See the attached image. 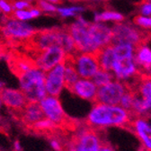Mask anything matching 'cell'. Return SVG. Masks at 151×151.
<instances>
[{
    "mask_svg": "<svg viewBox=\"0 0 151 151\" xmlns=\"http://www.w3.org/2000/svg\"><path fill=\"white\" fill-rule=\"evenodd\" d=\"M132 113L119 104L96 103L86 117L87 124L93 129L108 127H123L129 124Z\"/></svg>",
    "mask_w": 151,
    "mask_h": 151,
    "instance_id": "6da1fadb",
    "label": "cell"
},
{
    "mask_svg": "<svg viewBox=\"0 0 151 151\" xmlns=\"http://www.w3.org/2000/svg\"><path fill=\"white\" fill-rule=\"evenodd\" d=\"M19 87L24 92L28 102L40 103L48 96L45 86V72L36 66L18 75Z\"/></svg>",
    "mask_w": 151,
    "mask_h": 151,
    "instance_id": "7a4b0ae2",
    "label": "cell"
},
{
    "mask_svg": "<svg viewBox=\"0 0 151 151\" xmlns=\"http://www.w3.org/2000/svg\"><path fill=\"white\" fill-rule=\"evenodd\" d=\"M151 112V76L144 75L138 82L131 113L133 116H145Z\"/></svg>",
    "mask_w": 151,
    "mask_h": 151,
    "instance_id": "3957f363",
    "label": "cell"
},
{
    "mask_svg": "<svg viewBox=\"0 0 151 151\" xmlns=\"http://www.w3.org/2000/svg\"><path fill=\"white\" fill-rule=\"evenodd\" d=\"M68 58L67 52L59 45H54L45 50L36 51L33 64L37 68L47 72L57 65L64 63Z\"/></svg>",
    "mask_w": 151,
    "mask_h": 151,
    "instance_id": "277c9868",
    "label": "cell"
},
{
    "mask_svg": "<svg viewBox=\"0 0 151 151\" xmlns=\"http://www.w3.org/2000/svg\"><path fill=\"white\" fill-rule=\"evenodd\" d=\"M2 33L7 39L24 42L32 40L36 33V30L29 23L17 20L14 17L10 16L4 22Z\"/></svg>",
    "mask_w": 151,
    "mask_h": 151,
    "instance_id": "5b68a950",
    "label": "cell"
},
{
    "mask_svg": "<svg viewBox=\"0 0 151 151\" xmlns=\"http://www.w3.org/2000/svg\"><path fill=\"white\" fill-rule=\"evenodd\" d=\"M111 44L129 43L137 47L144 41L143 33L137 27L123 21L116 23L111 27Z\"/></svg>",
    "mask_w": 151,
    "mask_h": 151,
    "instance_id": "8992f818",
    "label": "cell"
},
{
    "mask_svg": "<svg viewBox=\"0 0 151 151\" xmlns=\"http://www.w3.org/2000/svg\"><path fill=\"white\" fill-rule=\"evenodd\" d=\"M74 67L82 78H92L100 68L96 53L77 52L69 56Z\"/></svg>",
    "mask_w": 151,
    "mask_h": 151,
    "instance_id": "52a82bcc",
    "label": "cell"
},
{
    "mask_svg": "<svg viewBox=\"0 0 151 151\" xmlns=\"http://www.w3.org/2000/svg\"><path fill=\"white\" fill-rule=\"evenodd\" d=\"M129 90L124 82L113 79L110 83L98 87L96 103L105 104H119L122 96Z\"/></svg>",
    "mask_w": 151,
    "mask_h": 151,
    "instance_id": "ba28073f",
    "label": "cell"
},
{
    "mask_svg": "<svg viewBox=\"0 0 151 151\" xmlns=\"http://www.w3.org/2000/svg\"><path fill=\"white\" fill-rule=\"evenodd\" d=\"M111 73L114 79L128 85L129 81L135 80L138 78L140 71L135 61V58H123L116 59L112 66Z\"/></svg>",
    "mask_w": 151,
    "mask_h": 151,
    "instance_id": "9c48e42d",
    "label": "cell"
},
{
    "mask_svg": "<svg viewBox=\"0 0 151 151\" xmlns=\"http://www.w3.org/2000/svg\"><path fill=\"white\" fill-rule=\"evenodd\" d=\"M68 31L72 36L78 52L96 53L98 51L92 41L88 26H83L74 22L68 27Z\"/></svg>",
    "mask_w": 151,
    "mask_h": 151,
    "instance_id": "30bf717a",
    "label": "cell"
},
{
    "mask_svg": "<svg viewBox=\"0 0 151 151\" xmlns=\"http://www.w3.org/2000/svg\"><path fill=\"white\" fill-rule=\"evenodd\" d=\"M39 104L44 113V117L52 121L57 126L67 123V116L59 96L48 94Z\"/></svg>",
    "mask_w": 151,
    "mask_h": 151,
    "instance_id": "8fae6325",
    "label": "cell"
},
{
    "mask_svg": "<svg viewBox=\"0 0 151 151\" xmlns=\"http://www.w3.org/2000/svg\"><path fill=\"white\" fill-rule=\"evenodd\" d=\"M45 86L49 96H60L64 87H66L65 62L45 72Z\"/></svg>",
    "mask_w": 151,
    "mask_h": 151,
    "instance_id": "7c38bea8",
    "label": "cell"
},
{
    "mask_svg": "<svg viewBox=\"0 0 151 151\" xmlns=\"http://www.w3.org/2000/svg\"><path fill=\"white\" fill-rule=\"evenodd\" d=\"M73 142L81 151H99L103 144L97 132L93 128L80 130Z\"/></svg>",
    "mask_w": 151,
    "mask_h": 151,
    "instance_id": "4fadbf2b",
    "label": "cell"
},
{
    "mask_svg": "<svg viewBox=\"0 0 151 151\" xmlns=\"http://www.w3.org/2000/svg\"><path fill=\"white\" fill-rule=\"evenodd\" d=\"M88 31L97 50L104 46L111 44L112 31L111 27L106 23H90L88 25Z\"/></svg>",
    "mask_w": 151,
    "mask_h": 151,
    "instance_id": "5bb4252c",
    "label": "cell"
},
{
    "mask_svg": "<svg viewBox=\"0 0 151 151\" xmlns=\"http://www.w3.org/2000/svg\"><path fill=\"white\" fill-rule=\"evenodd\" d=\"M129 124L145 151H151V122L144 116H136Z\"/></svg>",
    "mask_w": 151,
    "mask_h": 151,
    "instance_id": "9a60e30c",
    "label": "cell"
},
{
    "mask_svg": "<svg viewBox=\"0 0 151 151\" xmlns=\"http://www.w3.org/2000/svg\"><path fill=\"white\" fill-rule=\"evenodd\" d=\"M32 43L33 44L36 51L45 50L49 47L59 45L60 42V29H50L36 32L32 38Z\"/></svg>",
    "mask_w": 151,
    "mask_h": 151,
    "instance_id": "2e32d148",
    "label": "cell"
},
{
    "mask_svg": "<svg viewBox=\"0 0 151 151\" xmlns=\"http://www.w3.org/2000/svg\"><path fill=\"white\" fill-rule=\"evenodd\" d=\"M3 104L14 111H22L28 104L25 94L21 89L4 87L0 91Z\"/></svg>",
    "mask_w": 151,
    "mask_h": 151,
    "instance_id": "e0dca14e",
    "label": "cell"
},
{
    "mask_svg": "<svg viewBox=\"0 0 151 151\" xmlns=\"http://www.w3.org/2000/svg\"><path fill=\"white\" fill-rule=\"evenodd\" d=\"M69 89L74 94L83 100L96 102L98 86L94 84L92 78H80Z\"/></svg>",
    "mask_w": 151,
    "mask_h": 151,
    "instance_id": "ac0fdd59",
    "label": "cell"
},
{
    "mask_svg": "<svg viewBox=\"0 0 151 151\" xmlns=\"http://www.w3.org/2000/svg\"><path fill=\"white\" fill-rule=\"evenodd\" d=\"M135 61L139 68L140 73L150 75L151 73V48L145 44L140 43L136 47Z\"/></svg>",
    "mask_w": 151,
    "mask_h": 151,
    "instance_id": "d6986e66",
    "label": "cell"
},
{
    "mask_svg": "<svg viewBox=\"0 0 151 151\" xmlns=\"http://www.w3.org/2000/svg\"><path fill=\"white\" fill-rule=\"evenodd\" d=\"M21 111L23 122L29 127L44 118V113L39 103L28 102V104Z\"/></svg>",
    "mask_w": 151,
    "mask_h": 151,
    "instance_id": "ffe728a7",
    "label": "cell"
},
{
    "mask_svg": "<svg viewBox=\"0 0 151 151\" xmlns=\"http://www.w3.org/2000/svg\"><path fill=\"white\" fill-rule=\"evenodd\" d=\"M96 54L100 68L105 70L111 71L112 66L116 60V55L114 49H113V45L109 44L107 46H104L100 49Z\"/></svg>",
    "mask_w": 151,
    "mask_h": 151,
    "instance_id": "44dd1931",
    "label": "cell"
},
{
    "mask_svg": "<svg viewBox=\"0 0 151 151\" xmlns=\"http://www.w3.org/2000/svg\"><path fill=\"white\" fill-rule=\"evenodd\" d=\"M124 20V16L116 11L112 10H104L102 12H96L93 14V22L96 23H108L114 22L120 23Z\"/></svg>",
    "mask_w": 151,
    "mask_h": 151,
    "instance_id": "7402d4cb",
    "label": "cell"
},
{
    "mask_svg": "<svg viewBox=\"0 0 151 151\" xmlns=\"http://www.w3.org/2000/svg\"><path fill=\"white\" fill-rule=\"evenodd\" d=\"M60 46L67 52L68 56H72L78 52L75 42L68 29H60Z\"/></svg>",
    "mask_w": 151,
    "mask_h": 151,
    "instance_id": "603a6c76",
    "label": "cell"
},
{
    "mask_svg": "<svg viewBox=\"0 0 151 151\" xmlns=\"http://www.w3.org/2000/svg\"><path fill=\"white\" fill-rule=\"evenodd\" d=\"M80 78L79 75L74 67L72 61L70 60V58L68 56V60L65 61V82H66V87L70 88Z\"/></svg>",
    "mask_w": 151,
    "mask_h": 151,
    "instance_id": "cb8c5ba5",
    "label": "cell"
},
{
    "mask_svg": "<svg viewBox=\"0 0 151 151\" xmlns=\"http://www.w3.org/2000/svg\"><path fill=\"white\" fill-rule=\"evenodd\" d=\"M112 45L115 51L116 59L135 58L136 46L129 43H117Z\"/></svg>",
    "mask_w": 151,
    "mask_h": 151,
    "instance_id": "d4e9b609",
    "label": "cell"
},
{
    "mask_svg": "<svg viewBox=\"0 0 151 151\" xmlns=\"http://www.w3.org/2000/svg\"><path fill=\"white\" fill-rule=\"evenodd\" d=\"M114 79L113 78V75L111 73V71L109 70H105L104 68H99L98 71L94 74V76L92 78V80L94 82L98 87L103 86L108 83H110L111 81H112Z\"/></svg>",
    "mask_w": 151,
    "mask_h": 151,
    "instance_id": "484cf974",
    "label": "cell"
},
{
    "mask_svg": "<svg viewBox=\"0 0 151 151\" xmlns=\"http://www.w3.org/2000/svg\"><path fill=\"white\" fill-rule=\"evenodd\" d=\"M85 11V7L81 6H58L57 8V13L60 14V16L63 18L74 17L77 16L78 14H80Z\"/></svg>",
    "mask_w": 151,
    "mask_h": 151,
    "instance_id": "4316f807",
    "label": "cell"
},
{
    "mask_svg": "<svg viewBox=\"0 0 151 151\" xmlns=\"http://www.w3.org/2000/svg\"><path fill=\"white\" fill-rule=\"evenodd\" d=\"M56 127H57V125L52 121L44 117L42 120H40L39 122L34 123L30 128H32V129L37 130V131H49V130L53 129Z\"/></svg>",
    "mask_w": 151,
    "mask_h": 151,
    "instance_id": "83f0119b",
    "label": "cell"
},
{
    "mask_svg": "<svg viewBox=\"0 0 151 151\" xmlns=\"http://www.w3.org/2000/svg\"><path fill=\"white\" fill-rule=\"evenodd\" d=\"M133 100H134V92L128 90V91L125 92V93L122 96L119 105H121L122 108H124L125 110L131 112L132 104H133Z\"/></svg>",
    "mask_w": 151,
    "mask_h": 151,
    "instance_id": "f1b7e54d",
    "label": "cell"
},
{
    "mask_svg": "<svg viewBox=\"0 0 151 151\" xmlns=\"http://www.w3.org/2000/svg\"><path fill=\"white\" fill-rule=\"evenodd\" d=\"M36 3H37V6L44 13H48V14L57 13L58 6L52 3L46 1V0H36Z\"/></svg>",
    "mask_w": 151,
    "mask_h": 151,
    "instance_id": "f546056e",
    "label": "cell"
},
{
    "mask_svg": "<svg viewBox=\"0 0 151 151\" xmlns=\"http://www.w3.org/2000/svg\"><path fill=\"white\" fill-rule=\"evenodd\" d=\"M13 17H14L17 20H20V21H24V22H28L32 19H33L32 13L29 9H23V10H14L13 14Z\"/></svg>",
    "mask_w": 151,
    "mask_h": 151,
    "instance_id": "4dcf8cb0",
    "label": "cell"
},
{
    "mask_svg": "<svg viewBox=\"0 0 151 151\" xmlns=\"http://www.w3.org/2000/svg\"><path fill=\"white\" fill-rule=\"evenodd\" d=\"M134 23L137 26L142 29H151V16L138 15L134 19Z\"/></svg>",
    "mask_w": 151,
    "mask_h": 151,
    "instance_id": "1f68e13d",
    "label": "cell"
},
{
    "mask_svg": "<svg viewBox=\"0 0 151 151\" xmlns=\"http://www.w3.org/2000/svg\"><path fill=\"white\" fill-rule=\"evenodd\" d=\"M0 10L7 16H12L14 9L13 6V3L9 0H0Z\"/></svg>",
    "mask_w": 151,
    "mask_h": 151,
    "instance_id": "d6a6232c",
    "label": "cell"
},
{
    "mask_svg": "<svg viewBox=\"0 0 151 151\" xmlns=\"http://www.w3.org/2000/svg\"><path fill=\"white\" fill-rule=\"evenodd\" d=\"M32 66H34L33 62H28V61H25V60H18V62L15 64V69L17 70L18 72V75L21 74L23 72H25L27 71L28 69H30Z\"/></svg>",
    "mask_w": 151,
    "mask_h": 151,
    "instance_id": "836d02e7",
    "label": "cell"
},
{
    "mask_svg": "<svg viewBox=\"0 0 151 151\" xmlns=\"http://www.w3.org/2000/svg\"><path fill=\"white\" fill-rule=\"evenodd\" d=\"M13 6L14 10H23V9H29L32 6V3L26 1V0H14Z\"/></svg>",
    "mask_w": 151,
    "mask_h": 151,
    "instance_id": "e575fe53",
    "label": "cell"
},
{
    "mask_svg": "<svg viewBox=\"0 0 151 151\" xmlns=\"http://www.w3.org/2000/svg\"><path fill=\"white\" fill-rule=\"evenodd\" d=\"M139 12L142 15L151 16V1H145L139 6Z\"/></svg>",
    "mask_w": 151,
    "mask_h": 151,
    "instance_id": "d590c367",
    "label": "cell"
},
{
    "mask_svg": "<svg viewBox=\"0 0 151 151\" xmlns=\"http://www.w3.org/2000/svg\"><path fill=\"white\" fill-rule=\"evenodd\" d=\"M30 11H31V13H32V15L33 19L39 17V16L42 14V11L39 7H38L37 6H32V7L30 8Z\"/></svg>",
    "mask_w": 151,
    "mask_h": 151,
    "instance_id": "8d00e7d4",
    "label": "cell"
},
{
    "mask_svg": "<svg viewBox=\"0 0 151 151\" xmlns=\"http://www.w3.org/2000/svg\"><path fill=\"white\" fill-rule=\"evenodd\" d=\"M76 22L78 23L79 24H81V25H83V26H88V25L90 24V23L86 20V19L83 15H78Z\"/></svg>",
    "mask_w": 151,
    "mask_h": 151,
    "instance_id": "74e56055",
    "label": "cell"
},
{
    "mask_svg": "<svg viewBox=\"0 0 151 151\" xmlns=\"http://www.w3.org/2000/svg\"><path fill=\"white\" fill-rule=\"evenodd\" d=\"M50 146L56 151H60L61 150V145H60V143L58 140H57V139H52L50 141Z\"/></svg>",
    "mask_w": 151,
    "mask_h": 151,
    "instance_id": "f35d334b",
    "label": "cell"
},
{
    "mask_svg": "<svg viewBox=\"0 0 151 151\" xmlns=\"http://www.w3.org/2000/svg\"><path fill=\"white\" fill-rule=\"evenodd\" d=\"M99 151H114V150H113L111 147V146H109L108 144L103 143L102 146H101V147H100V149H99Z\"/></svg>",
    "mask_w": 151,
    "mask_h": 151,
    "instance_id": "ab89813d",
    "label": "cell"
},
{
    "mask_svg": "<svg viewBox=\"0 0 151 151\" xmlns=\"http://www.w3.org/2000/svg\"><path fill=\"white\" fill-rule=\"evenodd\" d=\"M14 148L15 151H21L22 150L21 144H20V142H19L18 140L14 141Z\"/></svg>",
    "mask_w": 151,
    "mask_h": 151,
    "instance_id": "60d3db41",
    "label": "cell"
},
{
    "mask_svg": "<svg viewBox=\"0 0 151 151\" xmlns=\"http://www.w3.org/2000/svg\"><path fill=\"white\" fill-rule=\"evenodd\" d=\"M88 2H93V3H103V2H105L107 0H86Z\"/></svg>",
    "mask_w": 151,
    "mask_h": 151,
    "instance_id": "b9f144b4",
    "label": "cell"
},
{
    "mask_svg": "<svg viewBox=\"0 0 151 151\" xmlns=\"http://www.w3.org/2000/svg\"><path fill=\"white\" fill-rule=\"evenodd\" d=\"M46 1H48V2H50V3H52V4L56 5V4H59L60 0H46Z\"/></svg>",
    "mask_w": 151,
    "mask_h": 151,
    "instance_id": "7bdbcfd3",
    "label": "cell"
},
{
    "mask_svg": "<svg viewBox=\"0 0 151 151\" xmlns=\"http://www.w3.org/2000/svg\"><path fill=\"white\" fill-rule=\"evenodd\" d=\"M3 88H4V83L1 80H0V91H1Z\"/></svg>",
    "mask_w": 151,
    "mask_h": 151,
    "instance_id": "ee69618b",
    "label": "cell"
},
{
    "mask_svg": "<svg viewBox=\"0 0 151 151\" xmlns=\"http://www.w3.org/2000/svg\"><path fill=\"white\" fill-rule=\"evenodd\" d=\"M2 104H3V101H2V98H1V96H0V107L2 106Z\"/></svg>",
    "mask_w": 151,
    "mask_h": 151,
    "instance_id": "f6af8a7d",
    "label": "cell"
},
{
    "mask_svg": "<svg viewBox=\"0 0 151 151\" xmlns=\"http://www.w3.org/2000/svg\"><path fill=\"white\" fill-rule=\"evenodd\" d=\"M26 1H28V2H30V3H33V2L36 1V0H26Z\"/></svg>",
    "mask_w": 151,
    "mask_h": 151,
    "instance_id": "bcb514c9",
    "label": "cell"
},
{
    "mask_svg": "<svg viewBox=\"0 0 151 151\" xmlns=\"http://www.w3.org/2000/svg\"><path fill=\"white\" fill-rule=\"evenodd\" d=\"M0 13H2V12H1V10H0Z\"/></svg>",
    "mask_w": 151,
    "mask_h": 151,
    "instance_id": "7dc6e473",
    "label": "cell"
}]
</instances>
